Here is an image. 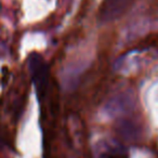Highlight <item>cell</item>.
<instances>
[{
	"mask_svg": "<svg viewBox=\"0 0 158 158\" xmlns=\"http://www.w3.org/2000/svg\"><path fill=\"white\" fill-rule=\"evenodd\" d=\"M28 68L37 95L42 98L46 94L49 82L48 65L41 55L38 53H31V56L28 57Z\"/></svg>",
	"mask_w": 158,
	"mask_h": 158,
	"instance_id": "1",
	"label": "cell"
},
{
	"mask_svg": "<svg viewBox=\"0 0 158 158\" xmlns=\"http://www.w3.org/2000/svg\"><path fill=\"white\" fill-rule=\"evenodd\" d=\"M133 1L134 0H105L99 12L100 21L107 23L118 20L130 9Z\"/></svg>",
	"mask_w": 158,
	"mask_h": 158,
	"instance_id": "2",
	"label": "cell"
},
{
	"mask_svg": "<svg viewBox=\"0 0 158 158\" xmlns=\"http://www.w3.org/2000/svg\"><path fill=\"white\" fill-rule=\"evenodd\" d=\"M135 106V98L131 92H123L113 98L106 105V110L110 115H119L129 113Z\"/></svg>",
	"mask_w": 158,
	"mask_h": 158,
	"instance_id": "3",
	"label": "cell"
},
{
	"mask_svg": "<svg viewBox=\"0 0 158 158\" xmlns=\"http://www.w3.org/2000/svg\"><path fill=\"white\" fill-rule=\"evenodd\" d=\"M140 128L138 125L130 120H125L121 121L118 126V133L123 136L126 140H134V139L139 138L140 134Z\"/></svg>",
	"mask_w": 158,
	"mask_h": 158,
	"instance_id": "4",
	"label": "cell"
},
{
	"mask_svg": "<svg viewBox=\"0 0 158 158\" xmlns=\"http://www.w3.org/2000/svg\"><path fill=\"white\" fill-rule=\"evenodd\" d=\"M102 158H128L127 152L119 145H105L101 154Z\"/></svg>",
	"mask_w": 158,
	"mask_h": 158,
	"instance_id": "5",
	"label": "cell"
}]
</instances>
